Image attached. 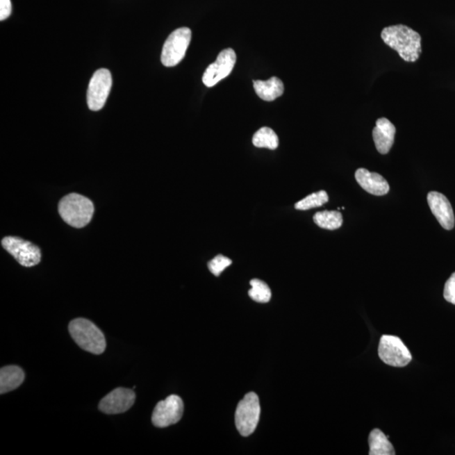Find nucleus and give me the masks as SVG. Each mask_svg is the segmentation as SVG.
Here are the masks:
<instances>
[{
	"label": "nucleus",
	"instance_id": "nucleus-16",
	"mask_svg": "<svg viewBox=\"0 0 455 455\" xmlns=\"http://www.w3.org/2000/svg\"><path fill=\"white\" fill-rule=\"evenodd\" d=\"M253 83L257 96L264 101H274L283 94V83L278 77H272L266 81H255Z\"/></svg>",
	"mask_w": 455,
	"mask_h": 455
},
{
	"label": "nucleus",
	"instance_id": "nucleus-12",
	"mask_svg": "<svg viewBox=\"0 0 455 455\" xmlns=\"http://www.w3.org/2000/svg\"><path fill=\"white\" fill-rule=\"evenodd\" d=\"M427 203L441 226L447 231L453 229L454 215L452 206L444 194L437 192H429L427 195Z\"/></svg>",
	"mask_w": 455,
	"mask_h": 455
},
{
	"label": "nucleus",
	"instance_id": "nucleus-21",
	"mask_svg": "<svg viewBox=\"0 0 455 455\" xmlns=\"http://www.w3.org/2000/svg\"><path fill=\"white\" fill-rule=\"evenodd\" d=\"M329 201V197L326 191H320L312 193L306 199L300 200L295 204V208L298 210L306 211L308 209L322 207L324 204Z\"/></svg>",
	"mask_w": 455,
	"mask_h": 455
},
{
	"label": "nucleus",
	"instance_id": "nucleus-9",
	"mask_svg": "<svg viewBox=\"0 0 455 455\" xmlns=\"http://www.w3.org/2000/svg\"><path fill=\"white\" fill-rule=\"evenodd\" d=\"M184 411V403L178 395H169L156 406L152 415L153 424L157 427H169L181 421Z\"/></svg>",
	"mask_w": 455,
	"mask_h": 455
},
{
	"label": "nucleus",
	"instance_id": "nucleus-23",
	"mask_svg": "<svg viewBox=\"0 0 455 455\" xmlns=\"http://www.w3.org/2000/svg\"><path fill=\"white\" fill-rule=\"evenodd\" d=\"M444 297L447 301L455 304V272L445 283Z\"/></svg>",
	"mask_w": 455,
	"mask_h": 455
},
{
	"label": "nucleus",
	"instance_id": "nucleus-2",
	"mask_svg": "<svg viewBox=\"0 0 455 455\" xmlns=\"http://www.w3.org/2000/svg\"><path fill=\"white\" fill-rule=\"evenodd\" d=\"M58 212L63 221L70 226L84 228L92 220L94 204L80 194L70 193L59 201Z\"/></svg>",
	"mask_w": 455,
	"mask_h": 455
},
{
	"label": "nucleus",
	"instance_id": "nucleus-22",
	"mask_svg": "<svg viewBox=\"0 0 455 455\" xmlns=\"http://www.w3.org/2000/svg\"><path fill=\"white\" fill-rule=\"evenodd\" d=\"M232 260L223 255H217L208 263V267L213 275L219 276L225 269L231 266Z\"/></svg>",
	"mask_w": 455,
	"mask_h": 455
},
{
	"label": "nucleus",
	"instance_id": "nucleus-5",
	"mask_svg": "<svg viewBox=\"0 0 455 455\" xmlns=\"http://www.w3.org/2000/svg\"><path fill=\"white\" fill-rule=\"evenodd\" d=\"M192 40V31L188 27L174 31L165 41L161 53V63L165 67H174L184 58Z\"/></svg>",
	"mask_w": 455,
	"mask_h": 455
},
{
	"label": "nucleus",
	"instance_id": "nucleus-11",
	"mask_svg": "<svg viewBox=\"0 0 455 455\" xmlns=\"http://www.w3.org/2000/svg\"><path fill=\"white\" fill-rule=\"evenodd\" d=\"M135 398L136 395L133 390L117 388L101 399L99 409L105 414L124 413L131 408Z\"/></svg>",
	"mask_w": 455,
	"mask_h": 455
},
{
	"label": "nucleus",
	"instance_id": "nucleus-17",
	"mask_svg": "<svg viewBox=\"0 0 455 455\" xmlns=\"http://www.w3.org/2000/svg\"><path fill=\"white\" fill-rule=\"evenodd\" d=\"M388 438L381 430H372L369 437L370 455L395 454L394 447Z\"/></svg>",
	"mask_w": 455,
	"mask_h": 455
},
{
	"label": "nucleus",
	"instance_id": "nucleus-15",
	"mask_svg": "<svg viewBox=\"0 0 455 455\" xmlns=\"http://www.w3.org/2000/svg\"><path fill=\"white\" fill-rule=\"evenodd\" d=\"M25 381V373L21 367L10 365L0 370V394L3 395L17 389Z\"/></svg>",
	"mask_w": 455,
	"mask_h": 455
},
{
	"label": "nucleus",
	"instance_id": "nucleus-20",
	"mask_svg": "<svg viewBox=\"0 0 455 455\" xmlns=\"http://www.w3.org/2000/svg\"><path fill=\"white\" fill-rule=\"evenodd\" d=\"M251 288L249 290V296L258 303H268L272 298V292L268 285L260 279L251 281Z\"/></svg>",
	"mask_w": 455,
	"mask_h": 455
},
{
	"label": "nucleus",
	"instance_id": "nucleus-1",
	"mask_svg": "<svg viewBox=\"0 0 455 455\" xmlns=\"http://www.w3.org/2000/svg\"><path fill=\"white\" fill-rule=\"evenodd\" d=\"M381 38L406 62H415L420 57L421 35L408 26L395 25L386 27L382 31Z\"/></svg>",
	"mask_w": 455,
	"mask_h": 455
},
{
	"label": "nucleus",
	"instance_id": "nucleus-18",
	"mask_svg": "<svg viewBox=\"0 0 455 455\" xmlns=\"http://www.w3.org/2000/svg\"><path fill=\"white\" fill-rule=\"evenodd\" d=\"M314 222L320 228L335 231L341 228L343 224L342 213L338 211H328L316 213L314 215Z\"/></svg>",
	"mask_w": 455,
	"mask_h": 455
},
{
	"label": "nucleus",
	"instance_id": "nucleus-7",
	"mask_svg": "<svg viewBox=\"0 0 455 455\" xmlns=\"http://www.w3.org/2000/svg\"><path fill=\"white\" fill-rule=\"evenodd\" d=\"M2 247L23 267L37 266L41 262L42 253L37 245L15 236L2 240Z\"/></svg>",
	"mask_w": 455,
	"mask_h": 455
},
{
	"label": "nucleus",
	"instance_id": "nucleus-14",
	"mask_svg": "<svg viewBox=\"0 0 455 455\" xmlns=\"http://www.w3.org/2000/svg\"><path fill=\"white\" fill-rule=\"evenodd\" d=\"M395 132V126L387 118H379L376 122L373 138L375 147L379 153L386 154L390 152L394 144Z\"/></svg>",
	"mask_w": 455,
	"mask_h": 455
},
{
	"label": "nucleus",
	"instance_id": "nucleus-13",
	"mask_svg": "<svg viewBox=\"0 0 455 455\" xmlns=\"http://www.w3.org/2000/svg\"><path fill=\"white\" fill-rule=\"evenodd\" d=\"M355 178L360 187L372 195L383 196L390 191V185L387 181L378 173L360 168L355 172Z\"/></svg>",
	"mask_w": 455,
	"mask_h": 455
},
{
	"label": "nucleus",
	"instance_id": "nucleus-3",
	"mask_svg": "<svg viewBox=\"0 0 455 455\" xmlns=\"http://www.w3.org/2000/svg\"><path fill=\"white\" fill-rule=\"evenodd\" d=\"M69 331L74 341L83 350L100 355L106 347L105 335L90 320L78 318L69 323Z\"/></svg>",
	"mask_w": 455,
	"mask_h": 455
},
{
	"label": "nucleus",
	"instance_id": "nucleus-8",
	"mask_svg": "<svg viewBox=\"0 0 455 455\" xmlns=\"http://www.w3.org/2000/svg\"><path fill=\"white\" fill-rule=\"evenodd\" d=\"M113 86L112 74L108 69H101L93 74L87 90V104L93 112L104 108Z\"/></svg>",
	"mask_w": 455,
	"mask_h": 455
},
{
	"label": "nucleus",
	"instance_id": "nucleus-6",
	"mask_svg": "<svg viewBox=\"0 0 455 455\" xmlns=\"http://www.w3.org/2000/svg\"><path fill=\"white\" fill-rule=\"evenodd\" d=\"M379 356L387 365L405 367L413 359L408 348L398 336L383 335L379 345Z\"/></svg>",
	"mask_w": 455,
	"mask_h": 455
},
{
	"label": "nucleus",
	"instance_id": "nucleus-4",
	"mask_svg": "<svg viewBox=\"0 0 455 455\" xmlns=\"http://www.w3.org/2000/svg\"><path fill=\"white\" fill-rule=\"evenodd\" d=\"M260 405L259 398L254 392L245 395L235 411V425L244 437L255 432L260 420Z\"/></svg>",
	"mask_w": 455,
	"mask_h": 455
},
{
	"label": "nucleus",
	"instance_id": "nucleus-10",
	"mask_svg": "<svg viewBox=\"0 0 455 455\" xmlns=\"http://www.w3.org/2000/svg\"><path fill=\"white\" fill-rule=\"evenodd\" d=\"M236 62V54L231 49H224L219 54L217 60L208 67L203 76L204 84L215 86L232 72Z\"/></svg>",
	"mask_w": 455,
	"mask_h": 455
},
{
	"label": "nucleus",
	"instance_id": "nucleus-19",
	"mask_svg": "<svg viewBox=\"0 0 455 455\" xmlns=\"http://www.w3.org/2000/svg\"><path fill=\"white\" fill-rule=\"evenodd\" d=\"M252 142L257 148L274 150L279 147V140L278 135L272 129L264 126L254 134Z\"/></svg>",
	"mask_w": 455,
	"mask_h": 455
},
{
	"label": "nucleus",
	"instance_id": "nucleus-24",
	"mask_svg": "<svg viewBox=\"0 0 455 455\" xmlns=\"http://www.w3.org/2000/svg\"><path fill=\"white\" fill-rule=\"evenodd\" d=\"M12 6L10 0H0V21L10 17Z\"/></svg>",
	"mask_w": 455,
	"mask_h": 455
}]
</instances>
